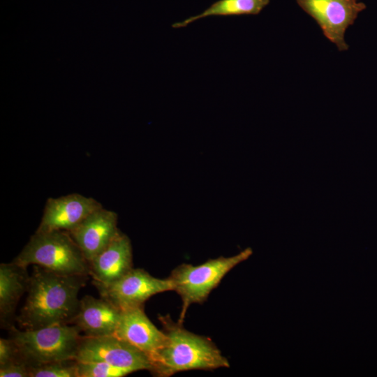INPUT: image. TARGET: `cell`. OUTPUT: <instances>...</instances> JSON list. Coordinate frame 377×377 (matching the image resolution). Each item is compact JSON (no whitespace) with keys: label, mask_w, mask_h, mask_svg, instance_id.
I'll return each instance as SVG.
<instances>
[{"label":"cell","mask_w":377,"mask_h":377,"mask_svg":"<svg viewBox=\"0 0 377 377\" xmlns=\"http://www.w3.org/2000/svg\"><path fill=\"white\" fill-rule=\"evenodd\" d=\"M86 275H63L34 265L27 296L16 320L22 330L72 324Z\"/></svg>","instance_id":"6da1fadb"},{"label":"cell","mask_w":377,"mask_h":377,"mask_svg":"<svg viewBox=\"0 0 377 377\" xmlns=\"http://www.w3.org/2000/svg\"><path fill=\"white\" fill-rule=\"evenodd\" d=\"M166 335L165 344L149 357L150 371L156 376L168 377L189 370L228 368L230 364L217 346L208 338L192 333L168 316L159 317Z\"/></svg>","instance_id":"7a4b0ae2"},{"label":"cell","mask_w":377,"mask_h":377,"mask_svg":"<svg viewBox=\"0 0 377 377\" xmlns=\"http://www.w3.org/2000/svg\"><path fill=\"white\" fill-rule=\"evenodd\" d=\"M13 262L63 275H89V262L66 230L36 231Z\"/></svg>","instance_id":"3957f363"},{"label":"cell","mask_w":377,"mask_h":377,"mask_svg":"<svg viewBox=\"0 0 377 377\" xmlns=\"http://www.w3.org/2000/svg\"><path fill=\"white\" fill-rule=\"evenodd\" d=\"M9 338L29 367L50 362L75 360L82 337L75 325H54L36 330H9Z\"/></svg>","instance_id":"277c9868"},{"label":"cell","mask_w":377,"mask_h":377,"mask_svg":"<svg viewBox=\"0 0 377 377\" xmlns=\"http://www.w3.org/2000/svg\"><path fill=\"white\" fill-rule=\"evenodd\" d=\"M252 253L253 250L248 247L232 256L209 259L199 265L183 263L175 267L169 278L172 282L173 290L182 302L178 323L182 324L186 311L192 304L205 302L223 278Z\"/></svg>","instance_id":"5b68a950"},{"label":"cell","mask_w":377,"mask_h":377,"mask_svg":"<svg viewBox=\"0 0 377 377\" xmlns=\"http://www.w3.org/2000/svg\"><path fill=\"white\" fill-rule=\"evenodd\" d=\"M75 360L78 362H103L127 370L131 374L150 371L149 357L115 334L82 337Z\"/></svg>","instance_id":"8992f818"},{"label":"cell","mask_w":377,"mask_h":377,"mask_svg":"<svg viewBox=\"0 0 377 377\" xmlns=\"http://www.w3.org/2000/svg\"><path fill=\"white\" fill-rule=\"evenodd\" d=\"M101 297L121 311L143 306L156 294L173 290L170 279H158L142 269H131L116 281L107 285L94 284Z\"/></svg>","instance_id":"52a82bcc"},{"label":"cell","mask_w":377,"mask_h":377,"mask_svg":"<svg viewBox=\"0 0 377 377\" xmlns=\"http://www.w3.org/2000/svg\"><path fill=\"white\" fill-rule=\"evenodd\" d=\"M300 8L313 17L324 36L334 43L339 51L348 45L344 36L366 5L358 0H296Z\"/></svg>","instance_id":"ba28073f"},{"label":"cell","mask_w":377,"mask_h":377,"mask_svg":"<svg viewBox=\"0 0 377 377\" xmlns=\"http://www.w3.org/2000/svg\"><path fill=\"white\" fill-rule=\"evenodd\" d=\"M102 205L93 198L71 193L49 198L36 232L66 230L69 232Z\"/></svg>","instance_id":"9c48e42d"},{"label":"cell","mask_w":377,"mask_h":377,"mask_svg":"<svg viewBox=\"0 0 377 377\" xmlns=\"http://www.w3.org/2000/svg\"><path fill=\"white\" fill-rule=\"evenodd\" d=\"M117 214L103 207L94 211L68 232L88 262L104 250L121 232Z\"/></svg>","instance_id":"30bf717a"},{"label":"cell","mask_w":377,"mask_h":377,"mask_svg":"<svg viewBox=\"0 0 377 377\" xmlns=\"http://www.w3.org/2000/svg\"><path fill=\"white\" fill-rule=\"evenodd\" d=\"M89 265L94 284L107 286L119 279L133 268L130 239L120 232Z\"/></svg>","instance_id":"8fae6325"},{"label":"cell","mask_w":377,"mask_h":377,"mask_svg":"<svg viewBox=\"0 0 377 377\" xmlns=\"http://www.w3.org/2000/svg\"><path fill=\"white\" fill-rule=\"evenodd\" d=\"M115 335L145 353L149 358L166 341L165 332L151 322L143 306L121 311Z\"/></svg>","instance_id":"7c38bea8"},{"label":"cell","mask_w":377,"mask_h":377,"mask_svg":"<svg viewBox=\"0 0 377 377\" xmlns=\"http://www.w3.org/2000/svg\"><path fill=\"white\" fill-rule=\"evenodd\" d=\"M121 311L108 300L85 295L72 321L85 337L115 334Z\"/></svg>","instance_id":"4fadbf2b"},{"label":"cell","mask_w":377,"mask_h":377,"mask_svg":"<svg viewBox=\"0 0 377 377\" xmlns=\"http://www.w3.org/2000/svg\"><path fill=\"white\" fill-rule=\"evenodd\" d=\"M27 267L15 262L0 265V320L8 330L13 324L17 304L27 292L30 275Z\"/></svg>","instance_id":"5bb4252c"},{"label":"cell","mask_w":377,"mask_h":377,"mask_svg":"<svg viewBox=\"0 0 377 377\" xmlns=\"http://www.w3.org/2000/svg\"><path fill=\"white\" fill-rule=\"evenodd\" d=\"M269 3V0H219L202 13L176 22L172 27H185L196 20L211 16L258 15Z\"/></svg>","instance_id":"9a60e30c"},{"label":"cell","mask_w":377,"mask_h":377,"mask_svg":"<svg viewBox=\"0 0 377 377\" xmlns=\"http://www.w3.org/2000/svg\"><path fill=\"white\" fill-rule=\"evenodd\" d=\"M29 377H78L77 361L66 360L30 366Z\"/></svg>","instance_id":"2e32d148"},{"label":"cell","mask_w":377,"mask_h":377,"mask_svg":"<svg viewBox=\"0 0 377 377\" xmlns=\"http://www.w3.org/2000/svg\"><path fill=\"white\" fill-rule=\"evenodd\" d=\"M78 377H122L131 373L103 362L77 361Z\"/></svg>","instance_id":"e0dca14e"},{"label":"cell","mask_w":377,"mask_h":377,"mask_svg":"<svg viewBox=\"0 0 377 377\" xmlns=\"http://www.w3.org/2000/svg\"><path fill=\"white\" fill-rule=\"evenodd\" d=\"M1 377H29V366L22 360L0 366Z\"/></svg>","instance_id":"ac0fdd59"},{"label":"cell","mask_w":377,"mask_h":377,"mask_svg":"<svg viewBox=\"0 0 377 377\" xmlns=\"http://www.w3.org/2000/svg\"><path fill=\"white\" fill-rule=\"evenodd\" d=\"M22 360L20 355L18 349L10 339H0V366L4 365L13 361Z\"/></svg>","instance_id":"d6986e66"}]
</instances>
